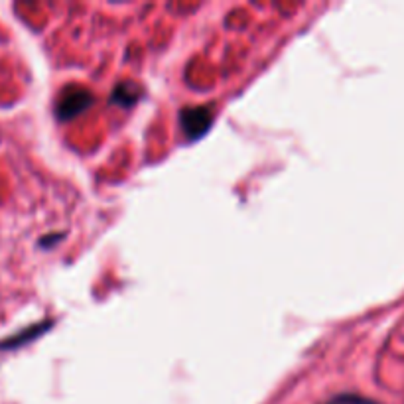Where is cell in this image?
<instances>
[{
  "mask_svg": "<svg viewBox=\"0 0 404 404\" xmlns=\"http://www.w3.org/2000/svg\"><path fill=\"white\" fill-rule=\"evenodd\" d=\"M93 103L91 93L87 91L85 87L79 85H70L65 87L61 95L58 97V105H56V112L61 121H70L73 117H77L85 111Z\"/></svg>",
  "mask_w": 404,
  "mask_h": 404,
  "instance_id": "6da1fadb",
  "label": "cell"
},
{
  "mask_svg": "<svg viewBox=\"0 0 404 404\" xmlns=\"http://www.w3.org/2000/svg\"><path fill=\"white\" fill-rule=\"evenodd\" d=\"M48 325H44V323H40V325H36V327H30V330H26L28 334H22V335H18V337H11L8 341H4V344L0 345L2 349H14L16 345H20V344H24L26 339L30 341L32 337H36V335H40V334H44V330H46Z\"/></svg>",
  "mask_w": 404,
  "mask_h": 404,
  "instance_id": "5b68a950",
  "label": "cell"
},
{
  "mask_svg": "<svg viewBox=\"0 0 404 404\" xmlns=\"http://www.w3.org/2000/svg\"><path fill=\"white\" fill-rule=\"evenodd\" d=\"M213 122L211 107H188L180 111V126L188 141H197L205 132L209 131Z\"/></svg>",
  "mask_w": 404,
  "mask_h": 404,
  "instance_id": "7a4b0ae2",
  "label": "cell"
},
{
  "mask_svg": "<svg viewBox=\"0 0 404 404\" xmlns=\"http://www.w3.org/2000/svg\"><path fill=\"white\" fill-rule=\"evenodd\" d=\"M322 404H381V403L374 400V398H369V396H363V394L341 393L335 394L332 398H327V400Z\"/></svg>",
  "mask_w": 404,
  "mask_h": 404,
  "instance_id": "277c9868",
  "label": "cell"
},
{
  "mask_svg": "<svg viewBox=\"0 0 404 404\" xmlns=\"http://www.w3.org/2000/svg\"><path fill=\"white\" fill-rule=\"evenodd\" d=\"M112 103H119V105H124V107H129L132 103H136L138 99V87L131 83V81H126V83H121V85H117V89L112 91Z\"/></svg>",
  "mask_w": 404,
  "mask_h": 404,
  "instance_id": "3957f363",
  "label": "cell"
}]
</instances>
